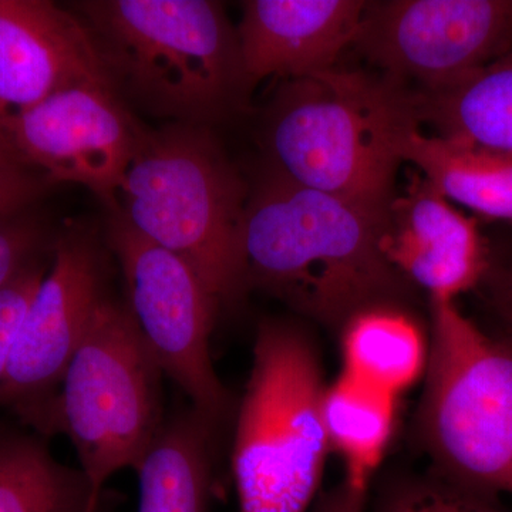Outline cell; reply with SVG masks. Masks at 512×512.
I'll use <instances>...</instances> for the list:
<instances>
[{
  "mask_svg": "<svg viewBox=\"0 0 512 512\" xmlns=\"http://www.w3.org/2000/svg\"><path fill=\"white\" fill-rule=\"evenodd\" d=\"M386 211L286 180L268 168L249 190L241 247L261 288L340 333L357 313L402 306L412 286L384 258Z\"/></svg>",
  "mask_w": 512,
  "mask_h": 512,
  "instance_id": "6da1fadb",
  "label": "cell"
},
{
  "mask_svg": "<svg viewBox=\"0 0 512 512\" xmlns=\"http://www.w3.org/2000/svg\"><path fill=\"white\" fill-rule=\"evenodd\" d=\"M416 127L412 90L336 66L281 84L264 143L269 168L286 180L384 211L396 197L403 138Z\"/></svg>",
  "mask_w": 512,
  "mask_h": 512,
  "instance_id": "7a4b0ae2",
  "label": "cell"
},
{
  "mask_svg": "<svg viewBox=\"0 0 512 512\" xmlns=\"http://www.w3.org/2000/svg\"><path fill=\"white\" fill-rule=\"evenodd\" d=\"M76 9L121 100L197 126L247 106L238 32L220 3L90 0Z\"/></svg>",
  "mask_w": 512,
  "mask_h": 512,
  "instance_id": "3957f363",
  "label": "cell"
},
{
  "mask_svg": "<svg viewBox=\"0 0 512 512\" xmlns=\"http://www.w3.org/2000/svg\"><path fill=\"white\" fill-rule=\"evenodd\" d=\"M249 190L207 126L146 130L121 185V215L191 266L220 308L249 291L241 234Z\"/></svg>",
  "mask_w": 512,
  "mask_h": 512,
  "instance_id": "277c9868",
  "label": "cell"
},
{
  "mask_svg": "<svg viewBox=\"0 0 512 512\" xmlns=\"http://www.w3.org/2000/svg\"><path fill=\"white\" fill-rule=\"evenodd\" d=\"M326 383L315 340L295 320L256 329L235 412L232 476L238 512H309L330 451L322 420Z\"/></svg>",
  "mask_w": 512,
  "mask_h": 512,
  "instance_id": "5b68a950",
  "label": "cell"
},
{
  "mask_svg": "<svg viewBox=\"0 0 512 512\" xmlns=\"http://www.w3.org/2000/svg\"><path fill=\"white\" fill-rule=\"evenodd\" d=\"M423 379L414 437L427 467L478 493L512 495V343L456 302H430Z\"/></svg>",
  "mask_w": 512,
  "mask_h": 512,
  "instance_id": "8992f818",
  "label": "cell"
},
{
  "mask_svg": "<svg viewBox=\"0 0 512 512\" xmlns=\"http://www.w3.org/2000/svg\"><path fill=\"white\" fill-rule=\"evenodd\" d=\"M163 376L127 306L104 299L64 372L49 430L72 441L97 495L143 463L165 420Z\"/></svg>",
  "mask_w": 512,
  "mask_h": 512,
  "instance_id": "52a82bcc",
  "label": "cell"
},
{
  "mask_svg": "<svg viewBox=\"0 0 512 512\" xmlns=\"http://www.w3.org/2000/svg\"><path fill=\"white\" fill-rule=\"evenodd\" d=\"M109 245L126 282L128 312L154 362L221 430L237 406L212 363L220 305L187 262L141 235L121 212L111 214Z\"/></svg>",
  "mask_w": 512,
  "mask_h": 512,
  "instance_id": "ba28073f",
  "label": "cell"
},
{
  "mask_svg": "<svg viewBox=\"0 0 512 512\" xmlns=\"http://www.w3.org/2000/svg\"><path fill=\"white\" fill-rule=\"evenodd\" d=\"M386 79L433 92L512 49V0L369 2L353 42Z\"/></svg>",
  "mask_w": 512,
  "mask_h": 512,
  "instance_id": "9c48e42d",
  "label": "cell"
},
{
  "mask_svg": "<svg viewBox=\"0 0 512 512\" xmlns=\"http://www.w3.org/2000/svg\"><path fill=\"white\" fill-rule=\"evenodd\" d=\"M52 255L20 323L0 387V409L47 439L64 372L107 298L104 261L90 237L67 232L56 239Z\"/></svg>",
  "mask_w": 512,
  "mask_h": 512,
  "instance_id": "30bf717a",
  "label": "cell"
},
{
  "mask_svg": "<svg viewBox=\"0 0 512 512\" xmlns=\"http://www.w3.org/2000/svg\"><path fill=\"white\" fill-rule=\"evenodd\" d=\"M144 131L106 83L67 87L0 119V134L46 184L83 185L110 214L120 211L121 185Z\"/></svg>",
  "mask_w": 512,
  "mask_h": 512,
  "instance_id": "8fae6325",
  "label": "cell"
},
{
  "mask_svg": "<svg viewBox=\"0 0 512 512\" xmlns=\"http://www.w3.org/2000/svg\"><path fill=\"white\" fill-rule=\"evenodd\" d=\"M380 248L394 271L430 302H456L476 291L487 269L488 239L477 218L458 211L420 174L390 202Z\"/></svg>",
  "mask_w": 512,
  "mask_h": 512,
  "instance_id": "7c38bea8",
  "label": "cell"
},
{
  "mask_svg": "<svg viewBox=\"0 0 512 512\" xmlns=\"http://www.w3.org/2000/svg\"><path fill=\"white\" fill-rule=\"evenodd\" d=\"M82 83L110 84L82 20L43 0H0V119Z\"/></svg>",
  "mask_w": 512,
  "mask_h": 512,
  "instance_id": "4fadbf2b",
  "label": "cell"
},
{
  "mask_svg": "<svg viewBox=\"0 0 512 512\" xmlns=\"http://www.w3.org/2000/svg\"><path fill=\"white\" fill-rule=\"evenodd\" d=\"M363 0H248L237 32L245 76L306 79L338 66L355 42L367 8Z\"/></svg>",
  "mask_w": 512,
  "mask_h": 512,
  "instance_id": "5bb4252c",
  "label": "cell"
},
{
  "mask_svg": "<svg viewBox=\"0 0 512 512\" xmlns=\"http://www.w3.org/2000/svg\"><path fill=\"white\" fill-rule=\"evenodd\" d=\"M218 433L191 406L165 416L137 470L138 512H210Z\"/></svg>",
  "mask_w": 512,
  "mask_h": 512,
  "instance_id": "9a60e30c",
  "label": "cell"
},
{
  "mask_svg": "<svg viewBox=\"0 0 512 512\" xmlns=\"http://www.w3.org/2000/svg\"><path fill=\"white\" fill-rule=\"evenodd\" d=\"M0 512H113V503L57 461L47 437L0 419Z\"/></svg>",
  "mask_w": 512,
  "mask_h": 512,
  "instance_id": "2e32d148",
  "label": "cell"
},
{
  "mask_svg": "<svg viewBox=\"0 0 512 512\" xmlns=\"http://www.w3.org/2000/svg\"><path fill=\"white\" fill-rule=\"evenodd\" d=\"M413 103L434 136L512 157V49L450 86L413 92Z\"/></svg>",
  "mask_w": 512,
  "mask_h": 512,
  "instance_id": "e0dca14e",
  "label": "cell"
},
{
  "mask_svg": "<svg viewBox=\"0 0 512 512\" xmlns=\"http://www.w3.org/2000/svg\"><path fill=\"white\" fill-rule=\"evenodd\" d=\"M400 156L451 204L512 225V157L427 136L420 127L404 136Z\"/></svg>",
  "mask_w": 512,
  "mask_h": 512,
  "instance_id": "ac0fdd59",
  "label": "cell"
},
{
  "mask_svg": "<svg viewBox=\"0 0 512 512\" xmlns=\"http://www.w3.org/2000/svg\"><path fill=\"white\" fill-rule=\"evenodd\" d=\"M343 372L399 396L424 376L429 342L402 306L357 313L340 330Z\"/></svg>",
  "mask_w": 512,
  "mask_h": 512,
  "instance_id": "d6986e66",
  "label": "cell"
},
{
  "mask_svg": "<svg viewBox=\"0 0 512 512\" xmlns=\"http://www.w3.org/2000/svg\"><path fill=\"white\" fill-rule=\"evenodd\" d=\"M397 396L343 372L326 384L322 420L346 477L372 484L396 426Z\"/></svg>",
  "mask_w": 512,
  "mask_h": 512,
  "instance_id": "ffe728a7",
  "label": "cell"
},
{
  "mask_svg": "<svg viewBox=\"0 0 512 512\" xmlns=\"http://www.w3.org/2000/svg\"><path fill=\"white\" fill-rule=\"evenodd\" d=\"M370 512H511L500 497L478 493L427 467L392 468L373 480Z\"/></svg>",
  "mask_w": 512,
  "mask_h": 512,
  "instance_id": "44dd1931",
  "label": "cell"
},
{
  "mask_svg": "<svg viewBox=\"0 0 512 512\" xmlns=\"http://www.w3.org/2000/svg\"><path fill=\"white\" fill-rule=\"evenodd\" d=\"M47 269L49 265L42 258L37 259L13 276L8 284L0 286V387L8 372L20 323Z\"/></svg>",
  "mask_w": 512,
  "mask_h": 512,
  "instance_id": "7402d4cb",
  "label": "cell"
},
{
  "mask_svg": "<svg viewBox=\"0 0 512 512\" xmlns=\"http://www.w3.org/2000/svg\"><path fill=\"white\" fill-rule=\"evenodd\" d=\"M485 309L512 343V232L497 245L488 241L487 269L476 291Z\"/></svg>",
  "mask_w": 512,
  "mask_h": 512,
  "instance_id": "603a6c76",
  "label": "cell"
},
{
  "mask_svg": "<svg viewBox=\"0 0 512 512\" xmlns=\"http://www.w3.org/2000/svg\"><path fill=\"white\" fill-rule=\"evenodd\" d=\"M46 247L42 229L25 220L0 222V286L25 266L42 258Z\"/></svg>",
  "mask_w": 512,
  "mask_h": 512,
  "instance_id": "cb8c5ba5",
  "label": "cell"
},
{
  "mask_svg": "<svg viewBox=\"0 0 512 512\" xmlns=\"http://www.w3.org/2000/svg\"><path fill=\"white\" fill-rule=\"evenodd\" d=\"M370 485L345 476L335 487L320 493L309 512H366Z\"/></svg>",
  "mask_w": 512,
  "mask_h": 512,
  "instance_id": "d4e9b609",
  "label": "cell"
},
{
  "mask_svg": "<svg viewBox=\"0 0 512 512\" xmlns=\"http://www.w3.org/2000/svg\"><path fill=\"white\" fill-rule=\"evenodd\" d=\"M46 185L40 175L0 180V222L10 220L13 214L25 208Z\"/></svg>",
  "mask_w": 512,
  "mask_h": 512,
  "instance_id": "484cf974",
  "label": "cell"
},
{
  "mask_svg": "<svg viewBox=\"0 0 512 512\" xmlns=\"http://www.w3.org/2000/svg\"><path fill=\"white\" fill-rule=\"evenodd\" d=\"M29 175L39 174L20 160L8 140L0 134V180H13V178L29 177Z\"/></svg>",
  "mask_w": 512,
  "mask_h": 512,
  "instance_id": "4316f807",
  "label": "cell"
}]
</instances>
